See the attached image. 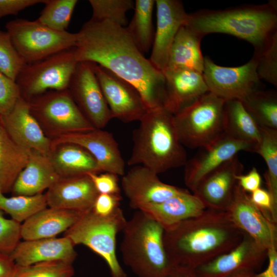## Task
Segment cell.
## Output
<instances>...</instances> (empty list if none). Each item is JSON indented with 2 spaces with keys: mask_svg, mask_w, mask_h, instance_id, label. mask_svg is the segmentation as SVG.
<instances>
[{
  "mask_svg": "<svg viewBox=\"0 0 277 277\" xmlns=\"http://www.w3.org/2000/svg\"><path fill=\"white\" fill-rule=\"evenodd\" d=\"M252 203L271 222L277 223V206L274 204L269 193L261 188L249 195Z\"/></svg>",
  "mask_w": 277,
  "mask_h": 277,
  "instance_id": "7bdbcfd3",
  "label": "cell"
},
{
  "mask_svg": "<svg viewBox=\"0 0 277 277\" xmlns=\"http://www.w3.org/2000/svg\"><path fill=\"white\" fill-rule=\"evenodd\" d=\"M231 222L267 251L277 248L276 224L268 219L251 201L237 183L231 201L225 210Z\"/></svg>",
  "mask_w": 277,
  "mask_h": 277,
  "instance_id": "5bb4252c",
  "label": "cell"
},
{
  "mask_svg": "<svg viewBox=\"0 0 277 277\" xmlns=\"http://www.w3.org/2000/svg\"><path fill=\"white\" fill-rule=\"evenodd\" d=\"M85 212L46 207L24 222L21 237L24 240L55 237L73 225Z\"/></svg>",
  "mask_w": 277,
  "mask_h": 277,
  "instance_id": "484cf974",
  "label": "cell"
},
{
  "mask_svg": "<svg viewBox=\"0 0 277 277\" xmlns=\"http://www.w3.org/2000/svg\"><path fill=\"white\" fill-rule=\"evenodd\" d=\"M244 167L235 155L204 177L193 191L206 208L225 211L238 183L236 176Z\"/></svg>",
  "mask_w": 277,
  "mask_h": 277,
  "instance_id": "ffe728a7",
  "label": "cell"
},
{
  "mask_svg": "<svg viewBox=\"0 0 277 277\" xmlns=\"http://www.w3.org/2000/svg\"><path fill=\"white\" fill-rule=\"evenodd\" d=\"M154 0H136L134 13L127 27V32L143 54L152 48L155 32L152 23V12Z\"/></svg>",
  "mask_w": 277,
  "mask_h": 277,
  "instance_id": "1f68e13d",
  "label": "cell"
},
{
  "mask_svg": "<svg viewBox=\"0 0 277 277\" xmlns=\"http://www.w3.org/2000/svg\"><path fill=\"white\" fill-rule=\"evenodd\" d=\"M133 133L128 165H141L157 174L185 166L187 155L179 138L173 114L163 107L148 109Z\"/></svg>",
  "mask_w": 277,
  "mask_h": 277,
  "instance_id": "277c9868",
  "label": "cell"
},
{
  "mask_svg": "<svg viewBox=\"0 0 277 277\" xmlns=\"http://www.w3.org/2000/svg\"><path fill=\"white\" fill-rule=\"evenodd\" d=\"M164 231L160 224L140 210L127 221L120 250L124 263L137 277H165L174 267L165 250Z\"/></svg>",
  "mask_w": 277,
  "mask_h": 277,
  "instance_id": "5b68a950",
  "label": "cell"
},
{
  "mask_svg": "<svg viewBox=\"0 0 277 277\" xmlns=\"http://www.w3.org/2000/svg\"><path fill=\"white\" fill-rule=\"evenodd\" d=\"M256 145L235 140L224 133L211 143L200 148L185 165L184 182L192 192L199 182L222 164L242 151L254 152Z\"/></svg>",
  "mask_w": 277,
  "mask_h": 277,
  "instance_id": "9a60e30c",
  "label": "cell"
},
{
  "mask_svg": "<svg viewBox=\"0 0 277 277\" xmlns=\"http://www.w3.org/2000/svg\"><path fill=\"white\" fill-rule=\"evenodd\" d=\"M68 89L79 109L95 128L102 129L113 118L92 63L78 62Z\"/></svg>",
  "mask_w": 277,
  "mask_h": 277,
  "instance_id": "4fadbf2b",
  "label": "cell"
},
{
  "mask_svg": "<svg viewBox=\"0 0 277 277\" xmlns=\"http://www.w3.org/2000/svg\"><path fill=\"white\" fill-rule=\"evenodd\" d=\"M99 193L88 174L60 177L45 193L49 207L86 212Z\"/></svg>",
  "mask_w": 277,
  "mask_h": 277,
  "instance_id": "7402d4cb",
  "label": "cell"
},
{
  "mask_svg": "<svg viewBox=\"0 0 277 277\" xmlns=\"http://www.w3.org/2000/svg\"><path fill=\"white\" fill-rule=\"evenodd\" d=\"M126 222L120 207L107 216L99 215L91 209L66 230L64 236L74 245H84L102 258L112 277H127L116 254V235L123 230Z\"/></svg>",
  "mask_w": 277,
  "mask_h": 277,
  "instance_id": "8992f818",
  "label": "cell"
},
{
  "mask_svg": "<svg viewBox=\"0 0 277 277\" xmlns=\"http://www.w3.org/2000/svg\"><path fill=\"white\" fill-rule=\"evenodd\" d=\"M165 277H197V276L194 269L183 266H175Z\"/></svg>",
  "mask_w": 277,
  "mask_h": 277,
  "instance_id": "f907efd6",
  "label": "cell"
},
{
  "mask_svg": "<svg viewBox=\"0 0 277 277\" xmlns=\"http://www.w3.org/2000/svg\"><path fill=\"white\" fill-rule=\"evenodd\" d=\"M74 246L65 236L24 240L18 244L10 255L18 266L53 261L72 264L77 255Z\"/></svg>",
  "mask_w": 277,
  "mask_h": 277,
  "instance_id": "603a6c76",
  "label": "cell"
},
{
  "mask_svg": "<svg viewBox=\"0 0 277 277\" xmlns=\"http://www.w3.org/2000/svg\"><path fill=\"white\" fill-rule=\"evenodd\" d=\"M157 25L150 58L152 64L163 71L167 67L170 50L180 28L188 16L179 0H155Z\"/></svg>",
  "mask_w": 277,
  "mask_h": 277,
  "instance_id": "d6986e66",
  "label": "cell"
},
{
  "mask_svg": "<svg viewBox=\"0 0 277 277\" xmlns=\"http://www.w3.org/2000/svg\"><path fill=\"white\" fill-rule=\"evenodd\" d=\"M121 184L130 206L137 210L161 203L185 190L162 182L156 173L141 165L125 173Z\"/></svg>",
  "mask_w": 277,
  "mask_h": 277,
  "instance_id": "2e32d148",
  "label": "cell"
},
{
  "mask_svg": "<svg viewBox=\"0 0 277 277\" xmlns=\"http://www.w3.org/2000/svg\"><path fill=\"white\" fill-rule=\"evenodd\" d=\"M60 178L48 155L30 150L27 163L17 176L11 192L13 195L42 194Z\"/></svg>",
  "mask_w": 277,
  "mask_h": 277,
  "instance_id": "d4e9b609",
  "label": "cell"
},
{
  "mask_svg": "<svg viewBox=\"0 0 277 277\" xmlns=\"http://www.w3.org/2000/svg\"><path fill=\"white\" fill-rule=\"evenodd\" d=\"M185 25L202 38L221 33L244 39L253 46V55L259 56L277 37V1L199 10L188 14Z\"/></svg>",
  "mask_w": 277,
  "mask_h": 277,
  "instance_id": "3957f363",
  "label": "cell"
},
{
  "mask_svg": "<svg viewBox=\"0 0 277 277\" xmlns=\"http://www.w3.org/2000/svg\"><path fill=\"white\" fill-rule=\"evenodd\" d=\"M121 200L120 194L99 193L94 203L92 210L99 215H109L119 207Z\"/></svg>",
  "mask_w": 277,
  "mask_h": 277,
  "instance_id": "f6af8a7d",
  "label": "cell"
},
{
  "mask_svg": "<svg viewBox=\"0 0 277 277\" xmlns=\"http://www.w3.org/2000/svg\"><path fill=\"white\" fill-rule=\"evenodd\" d=\"M31 113L50 140L95 129L79 109L69 90H50L31 99Z\"/></svg>",
  "mask_w": 277,
  "mask_h": 277,
  "instance_id": "ba28073f",
  "label": "cell"
},
{
  "mask_svg": "<svg viewBox=\"0 0 277 277\" xmlns=\"http://www.w3.org/2000/svg\"><path fill=\"white\" fill-rule=\"evenodd\" d=\"M257 58L256 73L259 78L264 79L274 87L277 86V37Z\"/></svg>",
  "mask_w": 277,
  "mask_h": 277,
  "instance_id": "ab89813d",
  "label": "cell"
},
{
  "mask_svg": "<svg viewBox=\"0 0 277 277\" xmlns=\"http://www.w3.org/2000/svg\"><path fill=\"white\" fill-rule=\"evenodd\" d=\"M245 234L225 211L206 208L200 214L165 229L163 240L173 267L195 269L233 249Z\"/></svg>",
  "mask_w": 277,
  "mask_h": 277,
  "instance_id": "7a4b0ae2",
  "label": "cell"
},
{
  "mask_svg": "<svg viewBox=\"0 0 277 277\" xmlns=\"http://www.w3.org/2000/svg\"><path fill=\"white\" fill-rule=\"evenodd\" d=\"M47 206L45 194L7 197L0 191V210L20 223Z\"/></svg>",
  "mask_w": 277,
  "mask_h": 277,
  "instance_id": "e575fe53",
  "label": "cell"
},
{
  "mask_svg": "<svg viewBox=\"0 0 277 277\" xmlns=\"http://www.w3.org/2000/svg\"><path fill=\"white\" fill-rule=\"evenodd\" d=\"M256 66L257 58L253 55L247 63L234 67L217 65L206 57L203 75L209 92L225 101H242L253 91L260 89Z\"/></svg>",
  "mask_w": 277,
  "mask_h": 277,
  "instance_id": "8fae6325",
  "label": "cell"
},
{
  "mask_svg": "<svg viewBox=\"0 0 277 277\" xmlns=\"http://www.w3.org/2000/svg\"><path fill=\"white\" fill-rule=\"evenodd\" d=\"M224 133L235 140L251 143L256 146L261 140L259 126L239 100L225 102Z\"/></svg>",
  "mask_w": 277,
  "mask_h": 277,
  "instance_id": "4dcf8cb0",
  "label": "cell"
},
{
  "mask_svg": "<svg viewBox=\"0 0 277 277\" xmlns=\"http://www.w3.org/2000/svg\"><path fill=\"white\" fill-rule=\"evenodd\" d=\"M268 251L248 234L233 249L195 269L197 277H227L250 270L256 272L267 258Z\"/></svg>",
  "mask_w": 277,
  "mask_h": 277,
  "instance_id": "e0dca14e",
  "label": "cell"
},
{
  "mask_svg": "<svg viewBox=\"0 0 277 277\" xmlns=\"http://www.w3.org/2000/svg\"><path fill=\"white\" fill-rule=\"evenodd\" d=\"M268 264L267 268L260 273L254 272L251 277H277V248L268 250Z\"/></svg>",
  "mask_w": 277,
  "mask_h": 277,
  "instance_id": "c3c4849f",
  "label": "cell"
},
{
  "mask_svg": "<svg viewBox=\"0 0 277 277\" xmlns=\"http://www.w3.org/2000/svg\"><path fill=\"white\" fill-rule=\"evenodd\" d=\"M0 210V253L10 255L21 237V224L14 220L4 217Z\"/></svg>",
  "mask_w": 277,
  "mask_h": 277,
  "instance_id": "60d3db41",
  "label": "cell"
},
{
  "mask_svg": "<svg viewBox=\"0 0 277 277\" xmlns=\"http://www.w3.org/2000/svg\"><path fill=\"white\" fill-rule=\"evenodd\" d=\"M99 193L119 194L120 188L117 175L110 173L87 174Z\"/></svg>",
  "mask_w": 277,
  "mask_h": 277,
  "instance_id": "ee69618b",
  "label": "cell"
},
{
  "mask_svg": "<svg viewBox=\"0 0 277 277\" xmlns=\"http://www.w3.org/2000/svg\"><path fill=\"white\" fill-rule=\"evenodd\" d=\"M75 47L26 64L16 79L21 97L27 101L51 90L68 89L78 62Z\"/></svg>",
  "mask_w": 277,
  "mask_h": 277,
  "instance_id": "30bf717a",
  "label": "cell"
},
{
  "mask_svg": "<svg viewBox=\"0 0 277 277\" xmlns=\"http://www.w3.org/2000/svg\"><path fill=\"white\" fill-rule=\"evenodd\" d=\"M26 64L8 32L0 29V71L15 82Z\"/></svg>",
  "mask_w": 277,
  "mask_h": 277,
  "instance_id": "74e56055",
  "label": "cell"
},
{
  "mask_svg": "<svg viewBox=\"0 0 277 277\" xmlns=\"http://www.w3.org/2000/svg\"><path fill=\"white\" fill-rule=\"evenodd\" d=\"M241 101L260 127L277 129L276 91L258 89Z\"/></svg>",
  "mask_w": 277,
  "mask_h": 277,
  "instance_id": "d6a6232c",
  "label": "cell"
},
{
  "mask_svg": "<svg viewBox=\"0 0 277 277\" xmlns=\"http://www.w3.org/2000/svg\"><path fill=\"white\" fill-rule=\"evenodd\" d=\"M225 102L208 92L173 115L179 138L184 146L200 148L224 133Z\"/></svg>",
  "mask_w": 277,
  "mask_h": 277,
  "instance_id": "52a82bcc",
  "label": "cell"
},
{
  "mask_svg": "<svg viewBox=\"0 0 277 277\" xmlns=\"http://www.w3.org/2000/svg\"><path fill=\"white\" fill-rule=\"evenodd\" d=\"M16 268L10 255L0 253V277H13Z\"/></svg>",
  "mask_w": 277,
  "mask_h": 277,
  "instance_id": "681fc988",
  "label": "cell"
},
{
  "mask_svg": "<svg viewBox=\"0 0 277 277\" xmlns=\"http://www.w3.org/2000/svg\"><path fill=\"white\" fill-rule=\"evenodd\" d=\"M92 64L112 117L124 123L140 121L148 109L137 90L106 68Z\"/></svg>",
  "mask_w": 277,
  "mask_h": 277,
  "instance_id": "7c38bea8",
  "label": "cell"
},
{
  "mask_svg": "<svg viewBox=\"0 0 277 277\" xmlns=\"http://www.w3.org/2000/svg\"><path fill=\"white\" fill-rule=\"evenodd\" d=\"M74 273L72 264L53 261L41 262L26 266L17 265L13 277H72Z\"/></svg>",
  "mask_w": 277,
  "mask_h": 277,
  "instance_id": "f35d334b",
  "label": "cell"
},
{
  "mask_svg": "<svg viewBox=\"0 0 277 277\" xmlns=\"http://www.w3.org/2000/svg\"><path fill=\"white\" fill-rule=\"evenodd\" d=\"M1 117L7 132L17 143L29 150L49 155L51 140L31 113L28 101L20 96L12 110Z\"/></svg>",
  "mask_w": 277,
  "mask_h": 277,
  "instance_id": "44dd1931",
  "label": "cell"
},
{
  "mask_svg": "<svg viewBox=\"0 0 277 277\" xmlns=\"http://www.w3.org/2000/svg\"><path fill=\"white\" fill-rule=\"evenodd\" d=\"M240 187L246 192H252L260 188L262 178L255 167H253L246 174H241L236 176Z\"/></svg>",
  "mask_w": 277,
  "mask_h": 277,
  "instance_id": "7dc6e473",
  "label": "cell"
},
{
  "mask_svg": "<svg viewBox=\"0 0 277 277\" xmlns=\"http://www.w3.org/2000/svg\"><path fill=\"white\" fill-rule=\"evenodd\" d=\"M164 107L173 115L209 92L202 73L189 69H166Z\"/></svg>",
  "mask_w": 277,
  "mask_h": 277,
  "instance_id": "cb8c5ba5",
  "label": "cell"
},
{
  "mask_svg": "<svg viewBox=\"0 0 277 277\" xmlns=\"http://www.w3.org/2000/svg\"><path fill=\"white\" fill-rule=\"evenodd\" d=\"M20 96L16 82L0 71V115L7 114Z\"/></svg>",
  "mask_w": 277,
  "mask_h": 277,
  "instance_id": "b9f144b4",
  "label": "cell"
},
{
  "mask_svg": "<svg viewBox=\"0 0 277 277\" xmlns=\"http://www.w3.org/2000/svg\"><path fill=\"white\" fill-rule=\"evenodd\" d=\"M260 129L261 140L254 152L265 162L267 169L264 178L267 190L277 206V129L263 127Z\"/></svg>",
  "mask_w": 277,
  "mask_h": 277,
  "instance_id": "836d02e7",
  "label": "cell"
},
{
  "mask_svg": "<svg viewBox=\"0 0 277 277\" xmlns=\"http://www.w3.org/2000/svg\"><path fill=\"white\" fill-rule=\"evenodd\" d=\"M30 152L11 137L0 115V191L3 193L11 192L17 176L27 163Z\"/></svg>",
  "mask_w": 277,
  "mask_h": 277,
  "instance_id": "f546056e",
  "label": "cell"
},
{
  "mask_svg": "<svg viewBox=\"0 0 277 277\" xmlns=\"http://www.w3.org/2000/svg\"><path fill=\"white\" fill-rule=\"evenodd\" d=\"M49 157L60 177L102 172L93 156L82 147L63 143L52 148Z\"/></svg>",
  "mask_w": 277,
  "mask_h": 277,
  "instance_id": "83f0119b",
  "label": "cell"
},
{
  "mask_svg": "<svg viewBox=\"0 0 277 277\" xmlns=\"http://www.w3.org/2000/svg\"><path fill=\"white\" fill-rule=\"evenodd\" d=\"M45 0H0V19L6 16L17 15L22 10Z\"/></svg>",
  "mask_w": 277,
  "mask_h": 277,
  "instance_id": "bcb514c9",
  "label": "cell"
},
{
  "mask_svg": "<svg viewBox=\"0 0 277 277\" xmlns=\"http://www.w3.org/2000/svg\"><path fill=\"white\" fill-rule=\"evenodd\" d=\"M254 272H255L250 270L242 271L231 274L227 277H251Z\"/></svg>",
  "mask_w": 277,
  "mask_h": 277,
  "instance_id": "816d5d0a",
  "label": "cell"
},
{
  "mask_svg": "<svg viewBox=\"0 0 277 277\" xmlns=\"http://www.w3.org/2000/svg\"><path fill=\"white\" fill-rule=\"evenodd\" d=\"M6 31L26 64L76 47L77 33L53 30L37 20L17 18L7 22Z\"/></svg>",
  "mask_w": 277,
  "mask_h": 277,
  "instance_id": "9c48e42d",
  "label": "cell"
},
{
  "mask_svg": "<svg viewBox=\"0 0 277 277\" xmlns=\"http://www.w3.org/2000/svg\"><path fill=\"white\" fill-rule=\"evenodd\" d=\"M63 143L78 145L88 151L96 160L102 172L123 175L125 162L118 144L112 133L101 129L71 133L51 140L52 147Z\"/></svg>",
  "mask_w": 277,
  "mask_h": 277,
  "instance_id": "ac0fdd59",
  "label": "cell"
},
{
  "mask_svg": "<svg viewBox=\"0 0 277 277\" xmlns=\"http://www.w3.org/2000/svg\"><path fill=\"white\" fill-rule=\"evenodd\" d=\"M206 208L196 196L185 189L161 203L140 211L157 222L165 230L200 214Z\"/></svg>",
  "mask_w": 277,
  "mask_h": 277,
  "instance_id": "4316f807",
  "label": "cell"
},
{
  "mask_svg": "<svg viewBox=\"0 0 277 277\" xmlns=\"http://www.w3.org/2000/svg\"><path fill=\"white\" fill-rule=\"evenodd\" d=\"M77 34L74 53L77 62L98 64L132 85L148 110L164 107L163 72L145 57L125 27L109 21L90 19Z\"/></svg>",
  "mask_w": 277,
  "mask_h": 277,
  "instance_id": "6da1fadb",
  "label": "cell"
},
{
  "mask_svg": "<svg viewBox=\"0 0 277 277\" xmlns=\"http://www.w3.org/2000/svg\"><path fill=\"white\" fill-rule=\"evenodd\" d=\"M202 38L186 26H182L171 46L165 69H189L203 73L204 57L201 49Z\"/></svg>",
  "mask_w": 277,
  "mask_h": 277,
  "instance_id": "f1b7e54d",
  "label": "cell"
},
{
  "mask_svg": "<svg viewBox=\"0 0 277 277\" xmlns=\"http://www.w3.org/2000/svg\"><path fill=\"white\" fill-rule=\"evenodd\" d=\"M77 2V0H45V7L36 20L53 30L66 31Z\"/></svg>",
  "mask_w": 277,
  "mask_h": 277,
  "instance_id": "d590c367",
  "label": "cell"
},
{
  "mask_svg": "<svg viewBox=\"0 0 277 277\" xmlns=\"http://www.w3.org/2000/svg\"><path fill=\"white\" fill-rule=\"evenodd\" d=\"M92 9L90 19L109 21L123 27L128 23L126 12L134 8L132 0H89Z\"/></svg>",
  "mask_w": 277,
  "mask_h": 277,
  "instance_id": "8d00e7d4",
  "label": "cell"
}]
</instances>
